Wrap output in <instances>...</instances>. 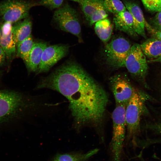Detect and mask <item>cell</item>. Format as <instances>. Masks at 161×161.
<instances>
[{"label": "cell", "instance_id": "25", "mask_svg": "<svg viewBox=\"0 0 161 161\" xmlns=\"http://www.w3.org/2000/svg\"><path fill=\"white\" fill-rule=\"evenodd\" d=\"M148 127L157 134L161 136V118L157 122L149 125Z\"/></svg>", "mask_w": 161, "mask_h": 161}, {"label": "cell", "instance_id": "20", "mask_svg": "<svg viewBox=\"0 0 161 161\" xmlns=\"http://www.w3.org/2000/svg\"><path fill=\"white\" fill-rule=\"evenodd\" d=\"M103 2L106 10L114 14L127 10L124 4L120 0H103Z\"/></svg>", "mask_w": 161, "mask_h": 161}, {"label": "cell", "instance_id": "28", "mask_svg": "<svg viewBox=\"0 0 161 161\" xmlns=\"http://www.w3.org/2000/svg\"><path fill=\"white\" fill-rule=\"evenodd\" d=\"M148 62H159L161 63V56L155 59H150L147 61Z\"/></svg>", "mask_w": 161, "mask_h": 161}, {"label": "cell", "instance_id": "22", "mask_svg": "<svg viewBox=\"0 0 161 161\" xmlns=\"http://www.w3.org/2000/svg\"><path fill=\"white\" fill-rule=\"evenodd\" d=\"M108 12L105 8L99 10L91 17L89 21V24L92 25L99 21L107 18L108 16Z\"/></svg>", "mask_w": 161, "mask_h": 161}, {"label": "cell", "instance_id": "27", "mask_svg": "<svg viewBox=\"0 0 161 161\" xmlns=\"http://www.w3.org/2000/svg\"><path fill=\"white\" fill-rule=\"evenodd\" d=\"M154 37L161 41V30H156L154 29L151 33Z\"/></svg>", "mask_w": 161, "mask_h": 161}, {"label": "cell", "instance_id": "12", "mask_svg": "<svg viewBox=\"0 0 161 161\" xmlns=\"http://www.w3.org/2000/svg\"><path fill=\"white\" fill-rule=\"evenodd\" d=\"M113 21L117 30L132 36L137 35L134 28L132 17L127 10L114 14Z\"/></svg>", "mask_w": 161, "mask_h": 161}, {"label": "cell", "instance_id": "1", "mask_svg": "<svg viewBox=\"0 0 161 161\" xmlns=\"http://www.w3.org/2000/svg\"><path fill=\"white\" fill-rule=\"evenodd\" d=\"M147 95L135 89L127 103L125 109V119L127 137L133 138L140 131L142 115L146 110L145 102Z\"/></svg>", "mask_w": 161, "mask_h": 161}, {"label": "cell", "instance_id": "9", "mask_svg": "<svg viewBox=\"0 0 161 161\" xmlns=\"http://www.w3.org/2000/svg\"><path fill=\"white\" fill-rule=\"evenodd\" d=\"M68 46L53 45L47 46L44 49L38 70V73L48 71L59 61L67 54Z\"/></svg>", "mask_w": 161, "mask_h": 161}, {"label": "cell", "instance_id": "26", "mask_svg": "<svg viewBox=\"0 0 161 161\" xmlns=\"http://www.w3.org/2000/svg\"><path fill=\"white\" fill-rule=\"evenodd\" d=\"M6 59L5 52L2 48L0 47V67L4 64Z\"/></svg>", "mask_w": 161, "mask_h": 161}, {"label": "cell", "instance_id": "2", "mask_svg": "<svg viewBox=\"0 0 161 161\" xmlns=\"http://www.w3.org/2000/svg\"><path fill=\"white\" fill-rule=\"evenodd\" d=\"M126 107L124 105L116 104L112 113L113 132L111 148L113 161H120L126 130Z\"/></svg>", "mask_w": 161, "mask_h": 161}, {"label": "cell", "instance_id": "8", "mask_svg": "<svg viewBox=\"0 0 161 161\" xmlns=\"http://www.w3.org/2000/svg\"><path fill=\"white\" fill-rule=\"evenodd\" d=\"M110 82L116 105L121 104L126 106L135 89L127 77L123 74L112 77Z\"/></svg>", "mask_w": 161, "mask_h": 161}, {"label": "cell", "instance_id": "17", "mask_svg": "<svg viewBox=\"0 0 161 161\" xmlns=\"http://www.w3.org/2000/svg\"><path fill=\"white\" fill-rule=\"evenodd\" d=\"M80 3L86 19L88 21L99 10L105 8L103 0H82Z\"/></svg>", "mask_w": 161, "mask_h": 161}, {"label": "cell", "instance_id": "19", "mask_svg": "<svg viewBox=\"0 0 161 161\" xmlns=\"http://www.w3.org/2000/svg\"><path fill=\"white\" fill-rule=\"evenodd\" d=\"M34 43L30 35L20 42L17 46V55L21 58L27 64L30 54Z\"/></svg>", "mask_w": 161, "mask_h": 161}, {"label": "cell", "instance_id": "7", "mask_svg": "<svg viewBox=\"0 0 161 161\" xmlns=\"http://www.w3.org/2000/svg\"><path fill=\"white\" fill-rule=\"evenodd\" d=\"M23 103V97L20 94L13 91H0V123L13 117Z\"/></svg>", "mask_w": 161, "mask_h": 161}, {"label": "cell", "instance_id": "29", "mask_svg": "<svg viewBox=\"0 0 161 161\" xmlns=\"http://www.w3.org/2000/svg\"><path fill=\"white\" fill-rule=\"evenodd\" d=\"M71 0L74 1H75V2L80 3L82 0Z\"/></svg>", "mask_w": 161, "mask_h": 161}, {"label": "cell", "instance_id": "13", "mask_svg": "<svg viewBox=\"0 0 161 161\" xmlns=\"http://www.w3.org/2000/svg\"><path fill=\"white\" fill-rule=\"evenodd\" d=\"M13 26V32L16 46L31 35L32 23L28 17L18 21Z\"/></svg>", "mask_w": 161, "mask_h": 161}, {"label": "cell", "instance_id": "5", "mask_svg": "<svg viewBox=\"0 0 161 161\" xmlns=\"http://www.w3.org/2000/svg\"><path fill=\"white\" fill-rule=\"evenodd\" d=\"M34 4L18 0H6L0 3V18L13 24L28 17Z\"/></svg>", "mask_w": 161, "mask_h": 161}, {"label": "cell", "instance_id": "6", "mask_svg": "<svg viewBox=\"0 0 161 161\" xmlns=\"http://www.w3.org/2000/svg\"><path fill=\"white\" fill-rule=\"evenodd\" d=\"M125 67L133 76L145 84V80L148 72V66L140 44L136 43L131 46L126 60Z\"/></svg>", "mask_w": 161, "mask_h": 161}, {"label": "cell", "instance_id": "3", "mask_svg": "<svg viewBox=\"0 0 161 161\" xmlns=\"http://www.w3.org/2000/svg\"><path fill=\"white\" fill-rule=\"evenodd\" d=\"M54 20L62 30L69 32L82 41L81 29L78 13L68 4L59 8L55 12Z\"/></svg>", "mask_w": 161, "mask_h": 161}, {"label": "cell", "instance_id": "21", "mask_svg": "<svg viewBox=\"0 0 161 161\" xmlns=\"http://www.w3.org/2000/svg\"><path fill=\"white\" fill-rule=\"evenodd\" d=\"M148 10L158 12L161 11V0H141Z\"/></svg>", "mask_w": 161, "mask_h": 161}, {"label": "cell", "instance_id": "23", "mask_svg": "<svg viewBox=\"0 0 161 161\" xmlns=\"http://www.w3.org/2000/svg\"><path fill=\"white\" fill-rule=\"evenodd\" d=\"M64 0H41L40 3L51 9L60 8L62 5Z\"/></svg>", "mask_w": 161, "mask_h": 161}, {"label": "cell", "instance_id": "10", "mask_svg": "<svg viewBox=\"0 0 161 161\" xmlns=\"http://www.w3.org/2000/svg\"><path fill=\"white\" fill-rule=\"evenodd\" d=\"M12 24L0 18V47L4 50L7 59L9 61L14 57L16 47L13 32Z\"/></svg>", "mask_w": 161, "mask_h": 161}, {"label": "cell", "instance_id": "11", "mask_svg": "<svg viewBox=\"0 0 161 161\" xmlns=\"http://www.w3.org/2000/svg\"><path fill=\"white\" fill-rule=\"evenodd\" d=\"M127 10L131 14L133 21V27L136 33L146 38L145 28L148 24L144 17L143 12L137 4L128 0H123Z\"/></svg>", "mask_w": 161, "mask_h": 161}, {"label": "cell", "instance_id": "15", "mask_svg": "<svg viewBox=\"0 0 161 161\" xmlns=\"http://www.w3.org/2000/svg\"><path fill=\"white\" fill-rule=\"evenodd\" d=\"M47 46L46 43L39 42L34 43L27 65L30 70L35 72L38 70L43 51Z\"/></svg>", "mask_w": 161, "mask_h": 161}, {"label": "cell", "instance_id": "14", "mask_svg": "<svg viewBox=\"0 0 161 161\" xmlns=\"http://www.w3.org/2000/svg\"><path fill=\"white\" fill-rule=\"evenodd\" d=\"M140 46L144 54L150 59L161 56V41L154 37L147 39Z\"/></svg>", "mask_w": 161, "mask_h": 161}, {"label": "cell", "instance_id": "18", "mask_svg": "<svg viewBox=\"0 0 161 161\" xmlns=\"http://www.w3.org/2000/svg\"><path fill=\"white\" fill-rule=\"evenodd\" d=\"M99 150L95 148L87 152L64 154L57 155L53 161H85L96 154Z\"/></svg>", "mask_w": 161, "mask_h": 161}, {"label": "cell", "instance_id": "16", "mask_svg": "<svg viewBox=\"0 0 161 161\" xmlns=\"http://www.w3.org/2000/svg\"><path fill=\"white\" fill-rule=\"evenodd\" d=\"M95 30L99 38L104 43H106L111 37L112 26L110 20L106 18L95 23Z\"/></svg>", "mask_w": 161, "mask_h": 161}, {"label": "cell", "instance_id": "4", "mask_svg": "<svg viewBox=\"0 0 161 161\" xmlns=\"http://www.w3.org/2000/svg\"><path fill=\"white\" fill-rule=\"evenodd\" d=\"M131 47L129 42L123 37H119L113 39L106 44L105 48L107 62L115 68L125 67L126 60Z\"/></svg>", "mask_w": 161, "mask_h": 161}, {"label": "cell", "instance_id": "24", "mask_svg": "<svg viewBox=\"0 0 161 161\" xmlns=\"http://www.w3.org/2000/svg\"><path fill=\"white\" fill-rule=\"evenodd\" d=\"M151 21L154 29L161 30V11L157 12Z\"/></svg>", "mask_w": 161, "mask_h": 161}, {"label": "cell", "instance_id": "30", "mask_svg": "<svg viewBox=\"0 0 161 161\" xmlns=\"http://www.w3.org/2000/svg\"><path fill=\"white\" fill-rule=\"evenodd\" d=\"M1 72H0V77H1Z\"/></svg>", "mask_w": 161, "mask_h": 161}]
</instances>
